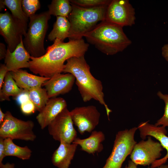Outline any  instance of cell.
Masks as SVG:
<instances>
[{
	"label": "cell",
	"instance_id": "obj_1",
	"mask_svg": "<svg viewBox=\"0 0 168 168\" xmlns=\"http://www.w3.org/2000/svg\"><path fill=\"white\" fill-rule=\"evenodd\" d=\"M89 44L82 38L69 40L67 42L55 39L45 54L39 58L31 57L29 69L33 73L50 78L63 72L65 61L73 57L84 56Z\"/></svg>",
	"mask_w": 168,
	"mask_h": 168
},
{
	"label": "cell",
	"instance_id": "obj_2",
	"mask_svg": "<svg viewBox=\"0 0 168 168\" xmlns=\"http://www.w3.org/2000/svg\"><path fill=\"white\" fill-rule=\"evenodd\" d=\"M66 61L63 72L70 73L74 76L83 101L87 102L94 99L99 102L104 106L110 120L109 115L112 110L105 102L102 82L91 73L84 56L72 57Z\"/></svg>",
	"mask_w": 168,
	"mask_h": 168
},
{
	"label": "cell",
	"instance_id": "obj_3",
	"mask_svg": "<svg viewBox=\"0 0 168 168\" xmlns=\"http://www.w3.org/2000/svg\"><path fill=\"white\" fill-rule=\"evenodd\" d=\"M84 37L87 42L107 55L122 52L131 43L123 27L105 20L97 24Z\"/></svg>",
	"mask_w": 168,
	"mask_h": 168
},
{
	"label": "cell",
	"instance_id": "obj_4",
	"mask_svg": "<svg viewBox=\"0 0 168 168\" xmlns=\"http://www.w3.org/2000/svg\"><path fill=\"white\" fill-rule=\"evenodd\" d=\"M71 4L72 10L67 17L71 24L69 40L82 39L99 22L105 20L107 6L85 8Z\"/></svg>",
	"mask_w": 168,
	"mask_h": 168
},
{
	"label": "cell",
	"instance_id": "obj_5",
	"mask_svg": "<svg viewBox=\"0 0 168 168\" xmlns=\"http://www.w3.org/2000/svg\"><path fill=\"white\" fill-rule=\"evenodd\" d=\"M51 18L48 11L35 14L29 18L28 28L23 43L31 57H40L46 53L44 39L48 28V22Z\"/></svg>",
	"mask_w": 168,
	"mask_h": 168
},
{
	"label": "cell",
	"instance_id": "obj_6",
	"mask_svg": "<svg viewBox=\"0 0 168 168\" xmlns=\"http://www.w3.org/2000/svg\"><path fill=\"white\" fill-rule=\"evenodd\" d=\"M137 127L120 131L116 135L111 152L102 168H121L137 142L134 136Z\"/></svg>",
	"mask_w": 168,
	"mask_h": 168
},
{
	"label": "cell",
	"instance_id": "obj_7",
	"mask_svg": "<svg viewBox=\"0 0 168 168\" xmlns=\"http://www.w3.org/2000/svg\"><path fill=\"white\" fill-rule=\"evenodd\" d=\"M0 125V138L4 139L34 141L36 136L33 131L34 123L32 120L24 121L13 116L8 111Z\"/></svg>",
	"mask_w": 168,
	"mask_h": 168
},
{
	"label": "cell",
	"instance_id": "obj_8",
	"mask_svg": "<svg viewBox=\"0 0 168 168\" xmlns=\"http://www.w3.org/2000/svg\"><path fill=\"white\" fill-rule=\"evenodd\" d=\"M73 124L70 111L67 107L48 125V132L56 141L72 143L77 137Z\"/></svg>",
	"mask_w": 168,
	"mask_h": 168
},
{
	"label": "cell",
	"instance_id": "obj_9",
	"mask_svg": "<svg viewBox=\"0 0 168 168\" xmlns=\"http://www.w3.org/2000/svg\"><path fill=\"white\" fill-rule=\"evenodd\" d=\"M26 32L21 23L9 12L0 14V34L7 44V49L13 52Z\"/></svg>",
	"mask_w": 168,
	"mask_h": 168
},
{
	"label": "cell",
	"instance_id": "obj_10",
	"mask_svg": "<svg viewBox=\"0 0 168 168\" xmlns=\"http://www.w3.org/2000/svg\"><path fill=\"white\" fill-rule=\"evenodd\" d=\"M136 19L134 9L128 0H113L107 6L105 20L119 26H131Z\"/></svg>",
	"mask_w": 168,
	"mask_h": 168
},
{
	"label": "cell",
	"instance_id": "obj_11",
	"mask_svg": "<svg viewBox=\"0 0 168 168\" xmlns=\"http://www.w3.org/2000/svg\"><path fill=\"white\" fill-rule=\"evenodd\" d=\"M163 148L159 142L148 136L147 140H142L135 144L130 158L137 165L149 166L161 157Z\"/></svg>",
	"mask_w": 168,
	"mask_h": 168
},
{
	"label": "cell",
	"instance_id": "obj_12",
	"mask_svg": "<svg viewBox=\"0 0 168 168\" xmlns=\"http://www.w3.org/2000/svg\"><path fill=\"white\" fill-rule=\"evenodd\" d=\"M70 112L73 124L81 134L91 132L99 124L100 114L95 106L76 107Z\"/></svg>",
	"mask_w": 168,
	"mask_h": 168
},
{
	"label": "cell",
	"instance_id": "obj_13",
	"mask_svg": "<svg viewBox=\"0 0 168 168\" xmlns=\"http://www.w3.org/2000/svg\"><path fill=\"white\" fill-rule=\"evenodd\" d=\"M137 128L140 131V137L143 140L147 136L152 137L157 140L166 151V155L162 158L155 161L151 164V167L156 168L164 164L168 159V137L166 135L167 132L166 128L150 124L148 121L141 122Z\"/></svg>",
	"mask_w": 168,
	"mask_h": 168
},
{
	"label": "cell",
	"instance_id": "obj_14",
	"mask_svg": "<svg viewBox=\"0 0 168 168\" xmlns=\"http://www.w3.org/2000/svg\"><path fill=\"white\" fill-rule=\"evenodd\" d=\"M74 76L70 73L56 74L43 85L46 90L49 98L69 92L75 82Z\"/></svg>",
	"mask_w": 168,
	"mask_h": 168
},
{
	"label": "cell",
	"instance_id": "obj_15",
	"mask_svg": "<svg viewBox=\"0 0 168 168\" xmlns=\"http://www.w3.org/2000/svg\"><path fill=\"white\" fill-rule=\"evenodd\" d=\"M67 107V102L63 98L55 97L50 98L36 117L41 128L43 129L48 127L58 114Z\"/></svg>",
	"mask_w": 168,
	"mask_h": 168
},
{
	"label": "cell",
	"instance_id": "obj_16",
	"mask_svg": "<svg viewBox=\"0 0 168 168\" xmlns=\"http://www.w3.org/2000/svg\"><path fill=\"white\" fill-rule=\"evenodd\" d=\"M31 57L24 47L22 39L13 52H10L7 49L5 64L9 72H14L24 68H29Z\"/></svg>",
	"mask_w": 168,
	"mask_h": 168
},
{
	"label": "cell",
	"instance_id": "obj_17",
	"mask_svg": "<svg viewBox=\"0 0 168 168\" xmlns=\"http://www.w3.org/2000/svg\"><path fill=\"white\" fill-rule=\"evenodd\" d=\"M60 142L52 155V162L57 168H69L78 145L63 141Z\"/></svg>",
	"mask_w": 168,
	"mask_h": 168
},
{
	"label": "cell",
	"instance_id": "obj_18",
	"mask_svg": "<svg viewBox=\"0 0 168 168\" xmlns=\"http://www.w3.org/2000/svg\"><path fill=\"white\" fill-rule=\"evenodd\" d=\"M10 72L18 86L22 89L27 91L41 87L50 78L30 74L21 69Z\"/></svg>",
	"mask_w": 168,
	"mask_h": 168
},
{
	"label": "cell",
	"instance_id": "obj_19",
	"mask_svg": "<svg viewBox=\"0 0 168 168\" xmlns=\"http://www.w3.org/2000/svg\"><path fill=\"white\" fill-rule=\"evenodd\" d=\"M105 139V135L102 131L93 130L88 138L82 139L77 138L72 143L79 145L82 150L94 154L102 151L104 147L102 142Z\"/></svg>",
	"mask_w": 168,
	"mask_h": 168
},
{
	"label": "cell",
	"instance_id": "obj_20",
	"mask_svg": "<svg viewBox=\"0 0 168 168\" xmlns=\"http://www.w3.org/2000/svg\"><path fill=\"white\" fill-rule=\"evenodd\" d=\"M70 28V23L67 18L56 16V21L48 35V39L51 41H54L56 39L63 41L66 38H68Z\"/></svg>",
	"mask_w": 168,
	"mask_h": 168
},
{
	"label": "cell",
	"instance_id": "obj_21",
	"mask_svg": "<svg viewBox=\"0 0 168 168\" xmlns=\"http://www.w3.org/2000/svg\"><path fill=\"white\" fill-rule=\"evenodd\" d=\"M24 90L20 88L13 79L10 72L7 73L0 90V100L10 101V96H16Z\"/></svg>",
	"mask_w": 168,
	"mask_h": 168
},
{
	"label": "cell",
	"instance_id": "obj_22",
	"mask_svg": "<svg viewBox=\"0 0 168 168\" xmlns=\"http://www.w3.org/2000/svg\"><path fill=\"white\" fill-rule=\"evenodd\" d=\"M5 154L6 156H11L16 157L22 160H29L32 151L28 146L21 147L15 144L13 140L10 138L4 139Z\"/></svg>",
	"mask_w": 168,
	"mask_h": 168
},
{
	"label": "cell",
	"instance_id": "obj_23",
	"mask_svg": "<svg viewBox=\"0 0 168 168\" xmlns=\"http://www.w3.org/2000/svg\"><path fill=\"white\" fill-rule=\"evenodd\" d=\"M3 2L11 11L12 16L21 23L27 32L29 18L22 8V0H4Z\"/></svg>",
	"mask_w": 168,
	"mask_h": 168
},
{
	"label": "cell",
	"instance_id": "obj_24",
	"mask_svg": "<svg viewBox=\"0 0 168 168\" xmlns=\"http://www.w3.org/2000/svg\"><path fill=\"white\" fill-rule=\"evenodd\" d=\"M27 91L30 100L34 104L36 110L40 112L50 99L46 90L40 87L32 89Z\"/></svg>",
	"mask_w": 168,
	"mask_h": 168
},
{
	"label": "cell",
	"instance_id": "obj_25",
	"mask_svg": "<svg viewBox=\"0 0 168 168\" xmlns=\"http://www.w3.org/2000/svg\"><path fill=\"white\" fill-rule=\"evenodd\" d=\"M48 7V11L51 15L67 18L72 9L71 3L68 0H53Z\"/></svg>",
	"mask_w": 168,
	"mask_h": 168
},
{
	"label": "cell",
	"instance_id": "obj_26",
	"mask_svg": "<svg viewBox=\"0 0 168 168\" xmlns=\"http://www.w3.org/2000/svg\"><path fill=\"white\" fill-rule=\"evenodd\" d=\"M71 3L85 8H93L108 6L111 0H71Z\"/></svg>",
	"mask_w": 168,
	"mask_h": 168
},
{
	"label": "cell",
	"instance_id": "obj_27",
	"mask_svg": "<svg viewBox=\"0 0 168 168\" xmlns=\"http://www.w3.org/2000/svg\"><path fill=\"white\" fill-rule=\"evenodd\" d=\"M21 5L24 12L28 18L35 14L41 6L39 0H22Z\"/></svg>",
	"mask_w": 168,
	"mask_h": 168
},
{
	"label": "cell",
	"instance_id": "obj_28",
	"mask_svg": "<svg viewBox=\"0 0 168 168\" xmlns=\"http://www.w3.org/2000/svg\"><path fill=\"white\" fill-rule=\"evenodd\" d=\"M157 95L160 99L164 101L165 106L163 115L157 121L155 125L157 126H162L165 128L167 127L168 130V95L163 94L159 91Z\"/></svg>",
	"mask_w": 168,
	"mask_h": 168
},
{
	"label": "cell",
	"instance_id": "obj_29",
	"mask_svg": "<svg viewBox=\"0 0 168 168\" xmlns=\"http://www.w3.org/2000/svg\"><path fill=\"white\" fill-rule=\"evenodd\" d=\"M20 105L21 110L25 114H31L34 113L36 110L34 104L30 100L21 104Z\"/></svg>",
	"mask_w": 168,
	"mask_h": 168
},
{
	"label": "cell",
	"instance_id": "obj_30",
	"mask_svg": "<svg viewBox=\"0 0 168 168\" xmlns=\"http://www.w3.org/2000/svg\"><path fill=\"white\" fill-rule=\"evenodd\" d=\"M15 99L18 103L20 105L30 100L27 91L25 90L18 96H15Z\"/></svg>",
	"mask_w": 168,
	"mask_h": 168
},
{
	"label": "cell",
	"instance_id": "obj_31",
	"mask_svg": "<svg viewBox=\"0 0 168 168\" xmlns=\"http://www.w3.org/2000/svg\"><path fill=\"white\" fill-rule=\"evenodd\" d=\"M9 71L5 64H0V90L1 89L5 76Z\"/></svg>",
	"mask_w": 168,
	"mask_h": 168
},
{
	"label": "cell",
	"instance_id": "obj_32",
	"mask_svg": "<svg viewBox=\"0 0 168 168\" xmlns=\"http://www.w3.org/2000/svg\"><path fill=\"white\" fill-rule=\"evenodd\" d=\"M4 139L0 138V165L2 163V161L6 156L5 154Z\"/></svg>",
	"mask_w": 168,
	"mask_h": 168
},
{
	"label": "cell",
	"instance_id": "obj_33",
	"mask_svg": "<svg viewBox=\"0 0 168 168\" xmlns=\"http://www.w3.org/2000/svg\"><path fill=\"white\" fill-rule=\"evenodd\" d=\"M7 51L5 45L2 43L0 44V60L5 58Z\"/></svg>",
	"mask_w": 168,
	"mask_h": 168
},
{
	"label": "cell",
	"instance_id": "obj_34",
	"mask_svg": "<svg viewBox=\"0 0 168 168\" xmlns=\"http://www.w3.org/2000/svg\"><path fill=\"white\" fill-rule=\"evenodd\" d=\"M161 53L163 57L168 61V44H165L162 47Z\"/></svg>",
	"mask_w": 168,
	"mask_h": 168
},
{
	"label": "cell",
	"instance_id": "obj_35",
	"mask_svg": "<svg viewBox=\"0 0 168 168\" xmlns=\"http://www.w3.org/2000/svg\"><path fill=\"white\" fill-rule=\"evenodd\" d=\"M0 168H15L14 163L7 162L5 164L2 163L0 165Z\"/></svg>",
	"mask_w": 168,
	"mask_h": 168
},
{
	"label": "cell",
	"instance_id": "obj_36",
	"mask_svg": "<svg viewBox=\"0 0 168 168\" xmlns=\"http://www.w3.org/2000/svg\"><path fill=\"white\" fill-rule=\"evenodd\" d=\"M137 166L131 160H130L128 162V165L126 166L124 168H138Z\"/></svg>",
	"mask_w": 168,
	"mask_h": 168
},
{
	"label": "cell",
	"instance_id": "obj_37",
	"mask_svg": "<svg viewBox=\"0 0 168 168\" xmlns=\"http://www.w3.org/2000/svg\"><path fill=\"white\" fill-rule=\"evenodd\" d=\"M5 113L3 112L2 110L0 108V124L3 122L5 117Z\"/></svg>",
	"mask_w": 168,
	"mask_h": 168
},
{
	"label": "cell",
	"instance_id": "obj_38",
	"mask_svg": "<svg viewBox=\"0 0 168 168\" xmlns=\"http://www.w3.org/2000/svg\"><path fill=\"white\" fill-rule=\"evenodd\" d=\"M0 11L2 10L5 6V5L4 4L3 2V0H0Z\"/></svg>",
	"mask_w": 168,
	"mask_h": 168
},
{
	"label": "cell",
	"instance_id": "obj_39",
	"mask_svg": "<svg viewBox=\"0 0 168 168\" xmlns=\"http://www.w3.org/2000/svg\"><path fill=\"white\" fill-rule=\"evenodd\" d=\"M148 168H151V167H148ZM157 168H168V165H166L163 164L161 166L157 167Z\"/></svg>",
	"mask_w": 168,
	"mask_h": 168
}]
</instances>
